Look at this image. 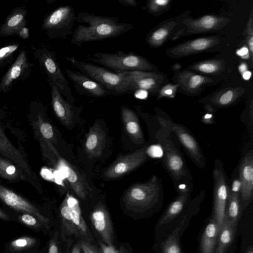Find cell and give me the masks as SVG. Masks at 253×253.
I'll return each mask as SVG.
<instances>
[{
    "instance_id": "obj_1",
    "label": "cell",
    "mask_w": 253,
    "mask_h": 253,
    "mask_svg": "<svg viewBox=\"0 0 253 253\" xmlns=\"http://www.w3.org/2000/svg\"><path fill=\"white\" fill-rule=\"evenodd\" d=\"M116 17L103 16L80 11L77 16L78 26L69 42L80 47L84 43L120 36L133 29V24L119 22Z\"/></svg>"
},
{
    "instance_id": "obj_2",
    "label": "cell",
    "mask_w": 253,
    "mask_h": 253,
    "mask_svg": "<svg viewBox=\"0 0 253 253\" xmlns=\"http://www.w3.org/2000/svg\"><path fill=\"white\" fill-rule=\"evenodd\" d=\"M154 138L163 150L162 165L169 175L177 193L192 191L193 178L180 144L171 133L159 127Z\"/></svg>"
},
{
    "instance_id": "obj_3",
    "label": "cell",
    "mask_w": 253,
    "mask_h": 253,
    "mask_svg": "<svg viewBox=\"0 0 253 253\" xmlns=\"http://www.w3.org/2000/svg\"><path fill=\"white\" fill-rule=\"evenodd\" d=\"M126 207L142 216H150L159 211L164 204L162 180L155 174L146 182L131 185L124 197Z\"/></svg>"
},
{
    "instance_id": "obj_4",
    "label": "cell",
    "mask_w": 253,
    "mask_h": 253,
    "mask_svg": "<svg viewBox=\"0 0 253 253\" xmlns=\"http://www.w3.org/2000/svg\"><path fill=\"white\" fill-rule=\"evenodd\" d=\"M206 192L201 190L194 198L181 214L172 224L166 233L156 241L155 253H184L181 240L191 219L200 211L201 205L206 197Z\"/></svg>"
},
{
    "instance_id": "obj_5",
    "label": "cell",
    "mask_w": 253,
    "mask_h": 253,
    "mask_svg": "<svg viewBox=\"0 0 253 253\" xmlns=\"http://www.w3.org/2000/svg\"><path fill=\"white\" fill-rule=\"evenodd\" d=\"M155 110L159 127L173 134L196 166L200 169L205 168L207 166L205 156L198 141L189 129L184 125L175 122L160 109L156 108Z\"/></svg>"
},
{
    "instance_id": "obj_6",
    "label": "cell",
    "mask_w": 253,
    "mask_h": 253,
    "mask_svg": "<svg viewBox=\"0 0 253 253\" xmlns=\"http://www.w3.org/2000/svg\"><path fill=\"white\" fill-rule=\"evenodd\" d=\"M87 60L112 69L118 74L132 71L155 72L156 69L147 59L132 52H95L88 55Z\"/></svg>"
},
{
    "instance_id": "obj_7",
    "label": "cell",
    "mask_w": 253,
    "mask_h": 253,
    "mask_svg": "<svg viewBox=\"0 0 253 253\" xmlns=\"http://www.w3.org/2000/svg\"><path fill=\"white\" fill-rule=\"evenodd\" d=\"M32 53L35 59L48 78V84L56 85L66 100L73 104L72 96L69 82L61 70L57 61L56 55L45 44L32 47Z\"/></svg>"
},
{
    "instance_id": "obj_8",
    "label": "cell",
    "mask_w": 253,
    "mask_h": 253,
    "mask_svg": "<svg viewBox=\"0 0 253 253\" xmlns=\"http://www.w3.org/2000/svg\"><path fill=\"white\" fill-rule=\"evenodd\" d=\"M76 19L73 6H60L45 15L42 28L50 39H65L73 34L72 29Z\"/></svg>"
},
{
    "instance_id": "obj_9",
    "label": "cell",
    "mask_w": 253,
    "mask_h": 253,
    "mask_svg": "<svg viewBox=\"0 0 253 253\" xmlns=\"http://www.w3.org/2000/svg\"><path fill=\"white\" fill-rule=\"evenodd\" d=\"M0 202L13 213H27L37 217L50 230V217L39 205L0 183Z\"/></svg>"
},
{
    "instance_id": "obj_10",
    "label": "cell",
    "mask_w": 253,
    "mask_h": 253,
    "mask_svg": "<svg viewBox=\"0 0 253 253\" xmlns=\"http://www.w3.org/2000/svg\"><path fill=\"white\" fill-rule=\"evenodd\" d=\"M213 179V206L211 215L215 220L220 230L225 219L229 180L220 159L214 161L212 170Z\"/></svg>"
},
{
    "instance_id": "obj_11",
    "label": "cell",
    "mask_w": 253,
    "mask_h": 253,
    "mask_svg": "<svg viewBox=\"0 0 253 253\" xmlns=\"http://www.w3.org/2000/svg\"><path fill=\"white\" fill-rule=\"evenodd\" d=\"M124 79L115 90L117 95L144 90L154 93L160 90L163 77L155 72L132 71L122 74Z\"/></svg>"
},
{
    "instance_id": "obj_12",
    "label": "cell",
    "mask_w": 253,
    "mask_h": 253,
    "mask_svg": "<svg viewBox=\"0 0 253 253\" xmlns=\"http://www.w3.org/2000/svg\"><path fill=\"white\" fill-rule=\"evenodd\" d=\"M66 59L83 74L115 92L124 79L122 74L110 72L104 68L77 59L75 57H67Z\"/></svg>"
},
{
    "instance_id": "obj_13",
    "label": "cell",
    "mask_w": 253,
    "mask_h": 253,
    "mask_svg": "<svg viewBox=\"0 0 253 253\" xmlns=\"http://www.w3.org/2000/svg\"><path fill=\"white\" fill-rule=\"evenodd\" d=\"M191 193L190 191L178 193L176 197L169 204L155 226V241L163 236L187 208L192 199Z\"/></svg>"
},
{
    "instance_id": "obj_14",
    "label": "cell",
    "mask_w": 253,
    "mask_h": 253,
    "mask_svg": "<svg viewBox=\"0 0 253 253\" xmlns=\"http://www.w3.org/2000/svg\"><path fill=\"white\" fill-rule=\"evenodd\" d=\"M34 64L27 56V51L20 50L10 67L0 81V92L6 93L11 90L18 82L27 79L32 73Z\"/></svg>"
},
{
    "instance_id": "obj_15",
    "label": "cell",
    "mask_w": 253,
    "mask_h": 253,
    "mask_svg": "<svg viewBox=\"0 0 253 253\" xmlns=\"http://www.w3.org/2000/svg\"><path fill=\"white\" fill-rule=\"evenodd\" d=\"M240 183V203L242 211L248 208L253 195V149H248L243 156L238 167Z\"/></svg>"
},
{
    "instance_id": "obj_16",
    "label": "cell",
    "mask_w": 253,
    "mask_h": 253,
    "mask_svg": "<svg viewBox=\"0 0 253 253\" xmlns=\"http://www.w3.org/2000/svg\"><path fill=\"white\" fill-rule=\"evenodd\" d=\"M146 148L144 147L130 154L120 157L106 170L104 177L108 179L117 178L139 167L148 159Z\"/></svg>"
},
{
    "instance_id": "obj_17",
    "label": "cell",
    "mask_w": 253,
    "mask_h": 253,
    "mask_svg": "<svg viewBox=\"0 0 253 253\" xmlns=\"http://www.w3.org/2000/svg\"><path fill=\"white\" fill-rule=\"evenodd\" d=\"M65 72L74 84L77 92L81 94L97 98L111 94L117 95L114 91L106 88L82 73L70 69H66Z\"/></svg>"
},
{
    "instance_id": "obj_18",
    "label": "cell",
    "mask_w": 253,
    "mask_h": 253,
    "mask_svg": "<svg viewBox=\"0 0 253 253\" xmlns=\"http://www.w3.org/2000/svg\"><path fill=\"white\" fill-rule=\"evenodd\" d=\"M230 21L228 18L206 15L196 19H186L182 21L185 28L175 36L199 34L218 30L224 27Z\"/></svg>"
},
{
    "instance_id": "obj_19",
    "label": "cell",
    "mask_w": 253,
    "mask_h": 253,
    "mask_svg": "<svg viewBox=\"0 0 253 253\" xmlns=\"http://www.w3.org/2000/svg\"><path fill=\"white\" fill-rule=\"evenodd\" d=\"M220 43L217 36L200 38L188 41L168 49L166 52L173 58H180L209 50Z\"/></svg>"
},
{
    "instance_id": "obj_20",
    "label": "cell",
    "mask_w": 253,
    "mask_h": 253,
    "mask_svg": "<svg viewBox=\"0 0 253 253\" xmlns=\"http://www.w3.org/2000/svg\"><path fill=\"white\" fill-rule=\"evenodd\" d=\"M92 226L108 246H113L114 236L112 223L108 211L102 203H98L90 213Z\"/></svg>"
},
{
    "instance_id": "obj_21",
    "label": "cell",
    "mask_w": 253,
    "mask_h": 253,
    "mask_svg": "<svg viewBox=\"0 0 253 253\" xmlns=\"http://www.w3.org/2000/svg\"><path fill=\"white\" fill-rule=\"evenodd\" d=\"M245 90L241 87H226L214 93L201 102L204 103V108L213 113L218 109L229 107L237 103Z\"/></svg>"
},
{
    "instance_id": "obj_22",
    "label": "cell",
    "mask_w": 253,
    "mask_h": 253,
    "mask_svg": "<svg viewBox=\"0 0 253 253\" xmlns=\"http://www.w3.org/2000/svg\"><path fill=\"white\" fill-rule=\"evenodd\" d=\"M240 183L238 175L229 183L226 206L225 219L233 227L238 229L243 212L240 203Z\"/></svg>"
},
{
    "instance_id": "obj_23",
    "label": "cell",
    "mask_w": 253,
    "mask_h": 253,
    "mask_svg": "<svg viewBox=\"0 0 253 253\" xmlns=\"http://www.w3.org/2000/svg\"><path fill=\"white\" fill-rule=\"evenodd\" d=\"M58 159L56 164L57 169L61 172L76 195L80 199L84 200L87 194L86 186L81 176L65 160L57 156L55 149L51 152Z\"/></svg>"
},
{
    "instance_id": "obj_24",
    "label": "cell",
    "mask_w": 253,
    "mask_h": 253,
    "mask_svg": "<svg viewBox=\"0 0 253 253\" xmlns=\"http://www.w3.org/2000/svg\"><path fill=\"white\" fill-rule=\"evenodd\" d=\"M49 85L51 88V103L54 114L64 125H71L75 111L73 104L64 98L56 85L52 84H49Z\"/></svg>"
},
{
    "instance_id": "obj_25",
    "label": "cell",
    "mask_w": 253,
    "mask_h": 253,
    "mask_svg": "<svg viewBox=\"0 0 253 253\" xmlns=\"http://www.w3.org/2000/svg\"><path fill=\"white\" fill-rule=\"evenodd\" d=\"M27 10L24 6L13 9L0 26V37H6L17 35L27 23L26 19Z\"/></svg>"
},
{
    "instance_id": "obj_26",
    "label": "cell",
    "mask_w": 253,
    "mask_h": 253,
    "mask_svg": "<svg viewBox=\"0 0 253 253\" xmlns=\"http://www.w3.org/2000/svg\"><path fill=\"white\" fill-rule=\"evenodd\" d=\"M40 244L41 241L37 237L21 235L7 242L2 253H38Z\"/></svg>"
},
{
    "instance_id": "obj_27",
    "label": "cell",
    "mask_w": 253,
    "mask_h": 253,
    "mask_svg": "<svg viewBox=\"0 0 253 253\" xmlns=\"http://www.w3.org/2000/svg\"><path fill=\"white\" fill-rule=\"evenodd\" d=\"M177 80L178 87L189 95L198 93L206 84L213 82L210 78L189 71L180 72Z\"/></svg>"
},
{
    "instance_id": "obj_28",
    "label": "cell",
    "mask_w": 253,
    "mask_h": 253,
    "mask_svg": "<svg viewBox=\"0 0 253 253\" xmlns=\"http://www.w3.org/2000/svg\"><path fill=\"white\" fill-rule=\"evenodd\" d=\"M220 230L211 215L206 221L200 237L199 253H214Z\"/></svg>"
},
{
    "instance_id": "obj_29",
    "label": "cell",
    "mask_w": 253,
    "mask_h": 253,
    "mask_svg": "<svg viewBox=\"0 0 253 253\" xmlns=\"http://www.w3.org/2000/svg\"><path fill=\"white\" fill-rule=\"evenodd\" d=\"M0 156H4L17 165L27 175L33 176V172L26 159L15 148L5 136L0 127Z\"/></svg>"
},
{
    "instance_id": "obj_30",
    "label": "cell",
    "mask_w": 253,
    "mask_h": 253,
    "mask_svg": "<svg viewBox=\"0 0 253 253\" xmlns=\"http://www.w3.org/2000/svg\"><path fill=\"white\" fill-rule=\"evenodd\" d=\"M105 142V133L98 124L91 127L84 141L85 152L89 158L102 155Z\"/></svg>"
},
{
    "instance_id": "obj_31",
    "label": "cell",
    "mask_w": 253,
    "mask_h": 253,
    "mask_svg": "<svg viewBox=\"0 0 253 253\" xmlns=\"http://www.w3.org/2000/svg\"><path fill=\"white\" fill-rule=\"evenodd\" d=\"M65 198L69 205L73 223L76 229L78 237L81 241L92 242L93 237L82 215L78 201L73 196L67 194Z\"/></svg>"
},
{
    "instance_id": "obj_32",
    "label": "cell",
    "mask_w": 253,
    "mask_h": 253,
    "mask_svg": "<svg viewBox=\"0 0 253 253\" xmlns=\"http://www.w3.org/2000/svg\"><path fill=\"white\" fill-rule=\"evenodd\" d=\"M121 110L125 130L130 139L136 144H143L144 136L136 114L126 106H122Z\"/></svg>"
},
{
    "instance_id": "obj_33",
    "label": "cell",
    "mask_w": 253,
    "mask_h": 253,
    "mask_svg": "<svg viewBox=\"0 0 253 253\" xmlns=\"http://www.w3.org/2000/svg\"><path fill=\"white\" fill-rule=\"evenodd\" d=\"M178 20H169L152 30L146 37V42L151 47H159L169 38L175 27Z\"/></svg>"
},
{
    "instance_id": "obj_34",
    "label": "cell",
    "mask_w": 253,
    "mask_h": 253,
    "mask_svg": "<svg viewBox=\"0 0 253 253\" xmlns=\"http://www.w3.org/2000/svg\"><path fill=\"white\" fill-rule=\"evenodd\" d=\"M238 229L235 228L224 219L223 225L220 230L218 241L214 253H228L233 249L236 242Z\"/></svg>"
},
{
    "instance_id": "obj_35",
    "label": "cell",
    "mask_w": 253,
    "mask_h": 253,
    "mask_svg": "<svg viewBox=\"0 0 253 253\" xmlns=\"http://www.w3.org/2000/svg\"><path fill=\"white\" fill-rule=\"evenodd\" d=\"M0 176L9 181L24 180L26 174L11 160L0 156Z\"/></svg>"
},
{
    "instance_id": "obj_36",
    "label": "cell",
    "mask_w": 253,
    "mask_h": 253,
    "mask_svg": "<svg viewBox=\"0 0 253 253\" xmlns=\"http://www.w3.org/2000/svg\"><path fill=\"white\" fill-rule=\"evenodd\" d=\"M225 62L221 60H210L200 61L190 66L188 68L204 74H217L223 71Z\"/></svg>"
},
{
    "instance_id": "obj_37",
    "label": "cell",
    "mask_w": 253,
    "mask_h": 253,
    "mask_svg": "<svg viewBox=\"0 0 253 253\" xmlns=\"http://www.w3.org/2000/svg\"><path fill=\"white\" fill-rule=\"evenodd\" d=\"M16 222L37 233H47L49 230L36 216L27 213H14Z\"/></svg>"
},
{
    "instance_id": "obj_38",
    "label": "cell",
    "mask_w": 253,
    "mask_h": 253,
    "mask_svg": "<svg viewBox=\"0 0 253 253\" xmlns=\"http://www.w3.org/2000/svg\"><path fill=\"white\" fill-rule=\"evenodd\" d=\"M60 215L62 232H64L68 236L73 235L78 237L77 231L71 216L70 208L65 198L60 208Z\"/></svg>"
},
{
    "instance_id": "obj_39",
    "label": "cell",
    "mask_w": 253,
    "mask_h": 253,
    "mask_svg": "<svg viewBox=\"0 0 253 253\" xmlns=\"http://www.w3.org/2000/svg\"><path fill=\"white\" fill-rule=\"evenodd\" d=\"M249 225L245 224V222L243 223L240 253H253V222L250 226Z\"/></svg>"
},
{
    "instance_id": "obj_40",
    "label": "cell",
    "mask_w": 253,
    "mask_h": 253,
    "mask_svg": "<svg viewBox=\"0 0 253 253\" xmlns=\"http://www.w3.org/2000/svg\"><path fill=\"white\" fill-rule=\"evenodd\" d=\"M19 46L18 43H12L0 48V67H4L12 62L14 53Z\"/></svg>"
},
{
    "instance_id": "obj_41",
    "label": "cell",
    "mask_w": 253,
    "mask_h": 253,
    "mask_svg": "<svg viewBox=\"0 0 253 253\" xmlns=\"http://www.w3.org/2000/svg\"><path fill=\"white\" fill-rule=\"evenodd\" d=\"M170 1L168 0H150L147 1L145 9L151 14L158 16L165 12L169 7Z\"/></svg>"
},
{
    "instance_id": "obj_42",
    "label": "cell",
    "mask_w": 253,
    "mask_h": 253,
    "mask_svg": "<svg viewBox=\"0 0 253 253\" xmlns=\"http://www.w3.org/2000/svg\"><path fill=\"white\" fill-rule=\"evenodd\" d=\"M50 234L48 241L47 253H60L58 233L57 231Z\"/></svg>"
},
{
    "instance_id": "obj_43",
    "label": "cell",
    "mask_w": 253,
    "mask_h": 253,
    "mask_svg": "<svg viewBox=\"0 0 253 253\" xmlns=\"http://www.w3.org/2000/svg\"><path fill=\"white\" fill-rule=\"evenodd\" d=\"M0 220L4 222H16L14 213L4 207L0 206Z\"/></svg>"
},
{
    "instance_id": "obj_44",
    "label": "cell",
    "mask_w": 253,
    "mask_h": 253,
    "mask_svg": "<svg viewBox=\"0 0 253 253\" xmlns=\"http://www.w3.org/2000/svg\"><path fill=\"white\" fill-rule=\"evenodd\" d=\"M177 87H178V85H172L171 84H168L165 85L159 91V93L158 94L157 98L160 99L163 96H167L169 97H174V91H175Z\"/></svg>"
},
{
    "instance_id": "obj_45",
    "label": "cell",
    "mask_w": 253,
    "mask_h": 253,
    "mask_svg": "<svg viewBox=\"0 0 253 253\" xmlns=\"http://www.w3.org/2000/svg\"><path fill=\"white\" fill-rule=\"evenodd\" d=\"M79 244L84 253H102L91 242L82 241L79 242Z\"/></svg>"
},
{
    "instance_id": "obj_46",
    "label": "cell",
    "mask_w": 253,
    "mask_h": 253,
    "mask_svg": "<svg viewBox=\"0 0 253 253\" xmlns=\"http://www.w3.org/2000/svg\"><path fill=\"white\" fill-rule=\"evenodd\" d=\"M146 152L148 156L153 157H159L163 155V150L159 144L150 146L146 148Z\"/></svg>"
},
{
    "instance_id": "obj_47",
    "label": "cell",
    "mask_w": 253,
    "mask_h": 253,
    "mask_svg": "<svg viewBox=\"0 0 253 253\" xmlns=\"http://www.w3.org/2000/svg\"><path fill=\"white\" fill-rule=\"evenodd\" d=\"M201 122L205 124H213L214 122L213 113L207 112L201 118Z\"/></svg>"
},
{
    "instance_id": "obj_48",
    "label": "cell",
    "mask_w": 253,
    "mask_h": 253,
    "mask_svg": "<svg viewBox=\"0 0 253 253\" xmlns=\"http://www.w3.org/2000/svg\"><path fill=\"white\" fill-rule=\"evenodd\" d=\"M17 36L23 40H27L29 37V31L28 28H23L18 33Z\"/></svg>"
},
{
    "instance_id": "obj_49",
    "label": "cell",
    "mask_w": 253,
    "mask_h": 253,
    "mask_svg": "<svg viewBox=\"0 0 253 253\" xmlns=\"http://www.w3.org/2000/svg\"><path fill=\"white\" fill-rule=\"evenodd\" d=\"M253 18L252 16H251L249 19L246 29V32L248 36V38L250 37L253 36Z\"/></svg>"
},
{
    "instance_id": "obj_50",
    "label": "cell",
    "mask_w": 253,
    "mask_h": 253,
    "mask_svg": "<svg viewBox=\"0 0 253 253\" xmlns=\"http://www.w3.org/2000/svg\"><path fill=\"white\" fill-rule=\"evenodd\" d=\"M119 2L126 6L136 7V1L135 0H117Z\"/></svg>"
},
{
    "instance_id": "obj_51",
    "label": "cell",
    "mask_w": 253,
    "mask_h": 253,
    "mask_svg": "<svg viewBox=\"0 0 253 253\" xmlns=\"http://www.w3.org/2000/svg\"><path fill=\"white\" fill-rule=\"evenodd\" d=\"M148 92L144 90H138L135 91V95L138 98L144 99L147 96Z\"/></svg>"
},
{
    "instance_id": "obj_52",
    "label": "cell",
    "mask_w": 253,
    "mask_h": 253,
    "mask_svg": "<svg viewBox=\"0 0 253 253\" xmlns=\"http://www.w3.org/2000/svg\"><path fill=\"white\" fill-rule=\"evenodd\" d=\"M248 45L249 47V50H250V56L251 57V60L252 62V59H253V36H251L248 38Z\"/></svg>"
},
{
    "instance_id": "obj_53",
    "label": "cell",
    "mask_w": 253,
    "mask_h": 253,
    "mask_svg": "<svg viewBox=\"0 0 253 253\" xmlns=\"http://www.w3.org/2000/svg\"><path fill=\"white\" fill-rule=\"evenodd\" d=\"M248 51H249V50L247 47H243L241 48V49H240L239 50H238L237 53L239 55L243 57V56L247 55L248 54V53H249Z\"/></svg>"
},
{
    "instance_id": "obj_54",
    "label": "cell",
    "mask_w": 253,
    "mask_h": 253,
    "mask_svg": "<svg viewBox=\"0 0 253 253\" xmlns=\"http://www.w3.org/2000/svg\"><path fill=\"white\" fill-rule=\"evenodd\" d=\"M71 253H81V249L79 243L73 246Z\"/></svg>"
},
{
    "instance_id": "obj_55",
    "label": "cell",
    "mask_w": 253,
    "mask_h": 253,
    "mask_svg": "<svg viewBox=\"0 0 253 253\" xmlns=\"http://www.w3.org/2000/svg\"><path fill=\"white\" fill-rule=\"evenodd\" d=\"M251 76V73L247 71L243 74V77L245 80H249Z\"/></svg>"
},
{
    "instance_id": "obj_56",
    "label": "cell",
    "mask_w": 253,
    "mask_h": 253,
    "mask_svg": "<svg viewBox=\"0 0 253 253\" xmlns=\"http://www.w3.org/2000/svg\"><path fill=\"white\" fill-rule=\"evenodd\" d=\"M239 68L240 72L242 73L243 74L247 71V66L245 64H241Z\"/></svg>"
},
{
    "instance_id": "obj_57",
    "label": "cell",
    "mask_w": 253,
    "mask_h": 253,
    "mask_svg": "<svg viewBox=\"0 0 253 253\" xmlns=\"http://www.w3.org/2000/svg\"><path fill=\"white\" fill-rule=\"evenodd\" d=\"M119 251L120 253H128L127 251L122 247L120 248Z\"/></svg>"
},
{
    "instance_id": "obj_58",
    "label": "cell",
    "mask_w": 253,
    "mask_h": 253,
    "mask_svg": "<svg viewBox=\"0 0 253 253\" xmlns=\"http://www.w3.org/2000/svg\"><path fill=\"white\" fill-rule=\"evenodd\" d=\"M38 253H47V251L45 249H42L40 250Z\"/></svg>"
},
{
    "instance_id": "obj_59",
    "label": "cell",
    "mask_w": 253,
    "mask_h": 253,
    "mask_svg": "<svg viewBox=\"0 0 253 253\" xmlns=\"http://www.w3.org/2000/svg\"><path fill=\"white\" fill-rule=\"evenodd\" d=\"M1 225L0 224V228Z\"/></svg>"
}]
</instances>
